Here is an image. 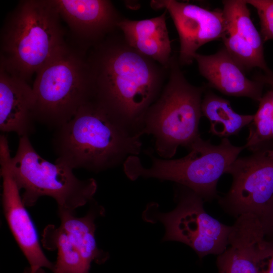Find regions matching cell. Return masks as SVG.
<instances>
[{"mask_svg": "<svg viewBox=\"0 0 273 273\" xmlns=\"http://www.w3.org/2000/svg\"><path fill=\"white\" fill-rule=\"evenodd\" d=\"M221 39L223 47L244 71L258 68L262 70L264 74L273 73L268 68L264 57L260 55L248 42L233 31L226 29Z\"/></svg>", "mask_w": 273, "mask_h": 273, "instance_id": "7402d4cb", "label": "cell"}, {"mask_svg": "<svg viewBox=\"0 0 273 273\" xmlns=\"http://www.w3.org/2000/svg\"><path fill=\"white\" fill-rule=\"evenodd\" d=\"M86 54L68 44L36 74L35 121L56 129L93 99Z\"/></svg>", "mask_w": 273, "mask_h": 273, "instance_id": "8992f818", "label": "cell"}, {"mask_svg": "<svg viewBox=\"0 0 273 273\" xmlns=\"http://www.w3.org/2000/svg\"><path fill=\"white\" fill-rule=\"evenodd\" d=\"M245 148L233 145L228 138L213 145L200 136L189 148L188 154L182 158L165 159L151 154V164L146 167L138 156H131L123 165L131 180L143 177L174 181L191 190L204 202L211 201L219 197L216 188L219 179Z\"/></svg>", "mask_w": 273, "mask_h": 273, "instance_id": "5b68a950", "label": "cell"}, {"mask_svg": "<svg viewBox=\"0 0 273 273\" xmlns=\"http://www.w3.org/2000/svg\"><path fill=\"white\" fill-rule=\"evenodd\" d=\"M25 273H27V271H25ZM34 273H47V272L43 270V268H41L38 269Z\"/></svg>", "mask_w": 273, "mask_h": 273, "instance_id": "4316f807", "label": "cell"}, {"mask_svg": "<svg viewBox=\"0 0 273 273\" xmlns=\"http://www.w3.org/2000/svg\"><path fill=\"white\" fill-rule=\"evenodd\" d=\"M176 207L162 213L157 204L149 205L144 219L151 222L160 221L165 228L163 241H173L191 247L200 259L209 254L219 255L226 248L231 226L210 216L204 210V200L191 190L177 184Z\"/></svg>", "mask_w": 273, "mask_h": 273, "instance_id": "ba28073f", "label": "cell"}, {"mask_svg": "<svg viewBox=\"0 0 273 273\" xmlns=\"http://www.w3.org/2000/svg\"><path fill=\"white\" fill-rule=\"evenodd\" d=\"M35 99L29 82L0 67V130L19 138L34 131Z\"/></svg>", "mask_w": 273, "mask_h": 273, "instance_id": "5bb4252c", "label": "cell"}, {"mask_svg": "<svg viewBox=\"0 0 273 273\" xmlns=\"http://www.w3.org/2000/svg\"><path fill=\"white\" fill-rule=\"evenodd\" d=\"M222 3L226 29L236 33L264 56V42L251 19L246 0H225Z\"/></svg>", "mask_w": 273, "mask_h": 273, "instance_id": "ffe728a7", "label": "cell"}, {"mask_svg": "<svg viewBox=\"0 0 273 273\" xmlns=\"http://www.w3.org/2000/svg\"><path fill=\"white\" fill-rule=\"evenodd\" d=\"M249 126L245 148L252 152L273 148V88L263 95Z\"/></svg>", "mask_w": 273, "mask_h": 273, "instance_id": "44dd1931", "label": "cell"}, {"mask_svg": "<svg viewBox=\"0 0 273 273\" xmlns=\"http://www.w3.org/2000/svg\"><path fill=\"white\" fill-rule=\"evenodd\" d=\"M167 12L164 10L160 16L141 20L124 17L118 27L129 46L168 69L172 55L166 26Z\"/></svg>", "mask_w": 273, "mask_h": 273, "instance_id": "2e32d148", "label": "cell"}, {"mask_svg": "<svg viewBox=\"0 0 273 273\" xmlns=\"http://www.w3.org/2000/svg\"><path fill=\"white\" fill-rule=\"evenodd\" d=\"M141 137L125 130L92 100L55 129L52 139L55 162L73 169L101 172L138 156L142 146Z\"/></svg>", "mask_w": 273, "mask_h": 273, "instance_id": "7a4b0ae2", "label": "cell"}, {"mask_svg": "<svg viewBox=\"0 0 273 273\" xmlns=\"http://www.w3.org/2000/svg\"><path fill=\"white\" fill-rule=\"evenodd\" d=\"M265 239L273 240V196L259 218Z\"/></svg>", "mask_w": 273, "mask_h": 273, "instance_id": "d4e9b609", "label": "cell"}, {"mask_svg": "<svg viewBox=\"0 0 273 273\" xmlns=\"http://www.w3.org/2000/svg\"><path fill=\"white\" fill-rule=\"evenodd\" d=\"M104 212V207L95 201L92 202L87 213L82 217L76 216L74 212L58 210L60 226L89 265L92 262L103 263L109 258L107 252L98 247L95 238V221L98 217L103 216Z\"/></svg>", "mask_w": 273, "mask_h": 273, "instance_id": "e0dca14e", "label": "cell"}, {"mask_svg": "<svg viewBox=\"0 0 273 273\" xmlns=\"http://www.w3.org/2000/svg\"><path fill=\"white\" fill-rule=\"evenodd\" d=\"M51 0H23L7 15L1 30L0 67L29 82L69 44Z\"/></svg>", "mask_w": 273, "mask_h": 273, "instance_id": "3957f363", "label": "cell"}, {"mask_svg": "<svg viewBox=\"0 0 273 273\" xmlns=\"http://www.w3.org/2000/svg\"><path fill=\"white\" fill-rule=\"evenodd\" d=\"M271 149H272V150H273V148H271Z\"/></svg>", "mask_w": 273, "mask_h": 273, "instance_id": "83f0119b", "label": "cell"}, {"mask_svg": "<svg viewBox=\"0 0 273 273\" xmlns=\"http://www.w3.org/2000/svg\"><path fill=\"white\" fill-rule=\"evenodd\" d=\"M195 60L200 74L220 93L258 102L261 99L264 84L246 77L224 47L211 55L197 53Z\"/></svg>", "mask_w": 273, "mask_h": 273, "instance_id": "9a60e30c", "label": "cell"}, {"mask_svg": "<svg viewBox=\"0 0 273 273\" xmlns=\"http://www.w3.org/2000/svg\"><path fill=\"white\" fill-rule=\"evenodd\" d=\"M260 273H273V240L264 239L259 252Z\"/></svg>", "mask_w": 273, "mask_h": 273, "instance_id": "cb8c5ba5", "label": "cell"}, {"mask_svg": "<svg viewBox=\"0 0 273 273\" xmlns=\"http://www.w3.org/2000/svg\"><path fill=\"white\" fill-rule=\"evenodd\" d=\"M10 150L7 137L0 136V174L2 178V202L10 229L29 262L27 273H34L41 268L53 271L54 264L43 252L38 234L26 209L20 190L11 168Z\"/></svg>", "mask_w": 273, "mask_h": 273, "instance_id": "30bf717a", "label": "cell"}, {"mask_svg": "<svg viewBox=\"0 0 273 273\" xmlns=\"http://www.w3.org/2000/svg\"><path fill=\"white\" fill-rule=\"evenodd\" d=\"M257 11L263 42L273 39V0H246Z\"/></svg>", "mask_w": 273, "mask_h": 273, "instance_id": "603a6c76", "label": "cell"}, {"mask_svg": "<svg viewBox=\"0 0 273 273\" xmlns=\"http://www.w3.org/2000/svg\"><path fill=\"white\" fill-rule=\"evenodd\" d=\"M202 115L209 121V132L221 138L236 135L253 121L254 115L236 112L230 102L211 91L207 92L202 101Z\"/></svg>", "mask_w": 273, "mask_h": 273, "instance_id": "ac0fdd59", "label": "cell"}, {"mask_svg": "<svg viewBox=\"0 0 273 273\" xmlns=\"http://www.w3.org/2000/svg\"><path fill=\"white\" fill-rule=\"evenodd\" d=\"M41 242L46 249L57 251L54 273H89L90 265L83 259L60 226L48 225L43 231Z\"/></svg>", "mask_w": 273, "mask_h": 273, "instance_id": "d6986e66", "label": "cell"}, {"mask_svg": "<svg viewBox=\"0 0 273 273\" xmlns=\"http://www.w3.org/2000/svg\"><path fill=\"white\" fill-rule=\"evenodd\" d=\"M205 88L191 84L180 69L178 56L172 55L167 80L147 111L142 134L152 135L156 153L169 159L179 146L189 149L199 137L202 95Z\"/></svg>", "mask_w": 273, "mask_h": 273, "instance_id": "277c9868", "label": "cell"}, {"mask_svg": "<svg viewBox=\"0 0 273 273\" xmlns=\"http://www.w3.org/2000/svg\"><path fill=\"white\" fill-rule=\"evenodd\" d=\"M51 1L69 28L75 42L72 47L85 53L117 30L124 18L110 1Z\"/></svg>", "mask_w": 273, "mask_h": 273, "instance_id": "7c38bea8", "label": "cell"}, {"mask_svg": "<svg viewBox=\"0 0 273 273\" xmlns=\"http://www.w3.org/2000/svg\"><path fill=\"white\" fill-rule=\"evenodd\" d=\"M11 168L26 207L34 206L39 198L55 200L58 210L74 212L93 200L97 184L92 178L80 179L73 169L62 163H51L35 151L28 136L19 138Z\"/></svg>", "mask_w": 273, "mask_h": 273, "instance_id": "52a82bcc", "label": "cell"}, {"mask_svg": "<svg viewBox=\"0 0 273 273\" xmlns=\"http://www.w3.org/2000/svg\"><path fill=\"white\" fill-rule=\"evenodd\" d=\"M264 235L259 218L242 214L231 226L230 247L218 255V273H260L259 252Z\"/></svg>", "mask_w": 273, "mask_h": 273, "instance_id": "4fadbf2b", "label": "cell"}, {"mask_svg": "<svg viewBox=\"0 0 273 273\" xmlns=\"http://www.w3.org/2000/svg\"><path fill=\"white\" fill-rule=\"evenodd\" d=\"M254 79L260 81L264 85H268L271 88H273V73L271 74H258L256 75Z\"/></svg>", "mask_w": 273, "mask_h": 273, "instance_id": "484cf974", "label": "cell"}, {"mask_svg": "<svg viewBox=\"0 0 273 273\" xmlns=\"http://www.w3.org/2000/svg\"><path fill=\"white\" fill-rule=\"evenodd\" d=\"M150 4L155 10L164 9L173 21L179 38L178 60L180 66L192 64L201 47L221 39L226 32L222 10H209L175 0L152 1Z\"/></svg>", "mask_w": 273, "mask_h": 273, "instance_id": "8fae6325", "label": "cell"}, {"mask_svg": "<svg viewBox=\"0 0 273 273\" xmlns=\"http://www.w3.org/2000/svg\"><path fill=\"white\" fill-rule=\"evenodd\" d=\"M226 173L232 175L229 191L219 197L218 204L227 214L237 218L252 214L259 218L273 196V150H259L238 158Z\"/></svg>", "mask_w": 273, "mask_h": 273, "instance_id": "9c48e42d", "label": "cell"}, {"mask_svg": "<svg viewBox=\"0 0 273 273\" xmlns=\"http://www.w3.org/2000/svg\"><path fill=\"white\" fill-rule=\"evenodd\" d=\"M93 99L121 126L142 136L143 121L159 97L168 69L138 52L117 30L87 53Z\"/></svg>", "mask_w": 273, "mask_h": 273, "instance_id": "6da1fadb", "label": "cell"}]
</instances>
